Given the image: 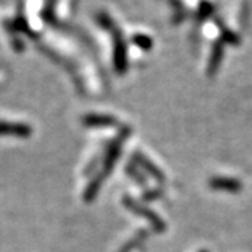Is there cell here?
<instances>
[{"mask_svg": "<svg viewBox=\"0 0 252 252\" xmlns=\"http://www.w3.org/2000/svg\"><path fill=\"white\" fill-rule=\"evenodd\" d=\"M130 135V127H124L121 130V133L111 142L108 146V150H107V156H105V160L102 162V170L99 172V175H97L94 180L91 181V184L89 185V188L84 193V199L86 202H91L93 199L95 198V195L98 193L99 188H101V184L104 182V180L109 175V172L112 171L114 165L117 158L121 156V149H122V144L125 142V139L127 136Z\"/></svg>", "mask_w": 252, "mask_h": 252, "instance_id": "6da1fadb", "label": "cell"}, {"mask_svg": "<svg viewBox=\"0 0 252 252\" xmlns=\"http://www.w3.org/2000/svg\"><path fill=\"white\" fill-rule=\"evenodd\" d=\"M124 205L126 206V209H129L130 212H133L137 216L146 217V220L152 224V227L154 228V231L162 233V231L165 230V224H164V221H162L161 219L157 216L153 210H150L149 207L143 206V205H140L139 202H136L135 199L125 198L124 199Z\"/></svg>", "mask_w": 252, "mask_h": 252, "instance_id": "7a4b0ae2", "label": "cell"}, {"mask_svg": "<svg viewBox=\"0 0 252 252\" xmlns=\"http://www.w3.org/2000/svg\"><path fill=\"white\" fill-rule=\"evenodd\" d=\"M132 158H133V164H136L139 168H142L143 171L147 172L149 175H152L154 180L158 181V182H164V180H165L164 174L154 165L153 162L149 161V158L146 156H143L142 153H135Z\"/></svg>", "mask_w": 252, "mask_h": 252, "instance_id": "3957f363", "label": "cell"}, {"mask_svg": "<svg viewBox=\"0 0 252 252\" xmlns=\"http://www.w3.org/2000/svg\"><path fill=\"white\" fill-rule=\"evenodd\" d=\"M210 188L216 189V190H224V192H238L241 190L243 185L240 181L234 180V178H227V177H215L210 180Z\"/></svg>", "mask_w": 252, "mask_h": 252, "instance_id": "277c9868", "label": "cell"}, {"mask_svg": "<svg viewBox=\"0 0 252 252\" xmlns=\"http://www.w3.org/2000/svg\"><path fill=\"white\" fill-rule=\"evenodd\" d=\"M83 124L89 127H109V126L118 125L117 118L111 115H99V114H90L84 117Z\"/></svg>", "mask_w": 252, "mask_h": 252, "instance_id": "5b68a950", "label": "cell"}, {"mask_svg": "<svg viewBox=\"0 0 252 252\" xmlns=\"http://www.w3.org/2000/svg\"><path fill=\"white\" fill-rule=\"evenodd\" d=\"M146 237H147V233L146 231H140V233H137V234L129 241L127 244H125L122 248H121V251L119 252H130L133 248H136V247H140L142 244H143V241L146 240Z\"/></svg>", "mask_w": 252, "mask_h": 252, "instance_id": "8992f818", "label": "cell"}, {"mask_svg": "<svg viewBox=\"0 0 252 252\" xmlns=\"http://www.w3.org/2000/svg\"><path fill=\"white\" fill-rule=\"evenodd\" d=\"M126 172H127V175H130V177H132L137 184H142V185L146 184V180L143 178V175L139 172L137 167H136V164H129V165L126 167Z\"/></svg>", "mask_w": 252, "mask_h": 252, "instance_id": "52a82bcc", "label": "cell"}, {"mask_svg": "<svg viewBox=\"0 0 252 252\" xmlns=\"http://www.w3.org/2000/svg\"><path fill=\"white\" fill-rule=\"evenodd\" d=\"M158 196H161V192L158 190V189H154V190H149V192H146L144 193V199H147V200H154V199H157Z\"/></svg>", "mask_w": 252, "mask_h": 252, "instance_id": "ba28073f", "label": "cell"}, {"mask_svg": "<svg viewBox=\"0 0 252 252\" xmlns=\"http://www.w3.org/2000/svg\"><path fill=\"white\" fill-rule=\"evenodd\" d=\"M200 252H206V251H200Z\"/></svg>", "mask_w": 252, "mask_h": 252, "instance_id": "9c48e42d", "label": "cell"}]
</instances>
